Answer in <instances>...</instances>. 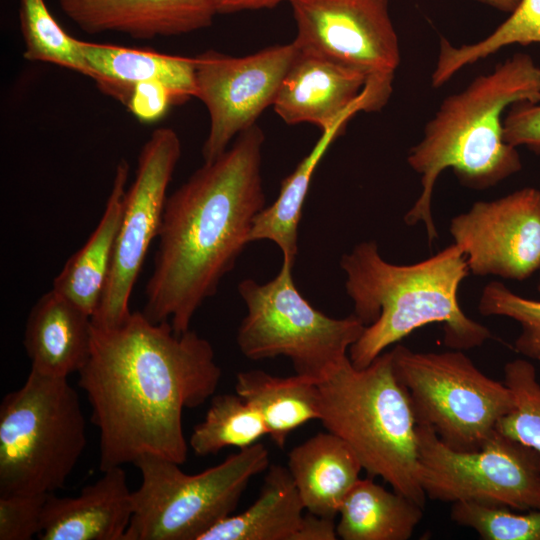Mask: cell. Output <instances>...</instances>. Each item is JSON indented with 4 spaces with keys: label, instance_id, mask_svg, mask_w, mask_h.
Masks as SVG:
<instances>
[{
    "label": "cell",
    "instance_id": "obj_22",
    "mask_svg": "<svg viewBox=\"0 0 540 540\" xmlns=\"http://www.w3.org/2000/svg\"><path fill=\"white\" fill-rule=\"evenodd\" d=\"M304 510L288 468L269 465L255 502L218 522L199 540H293Z\"/></svg>",
    "mask_w": 540,
    "mask_h": 540
},
{
    "label": "cell",
    "instance_id": "obj_24",
    "mask_svg": "<svg viewBox=\"0 0 540 540\" xmlns=\"http://www.w3.org/2000/svg\"><path fill=\"white\" fill-rule=\"evenodd\" d=\"M423 506L371 479H358L338 514L343 540H408L423 517Z\"/></svg>",
    "mask_w": 540,
    "mask_h": 540
},
{
    "label": "cell",
    "instance_id": "obj_27",
    "mask_svg": "<svg viewBox=\"0 0 540 540\" xmlns=\"http://www.w3.org/2000/svg\"><path fill=\"white\" fill-rule=\"evenodd\" d=\"M267 435L257 412L239 395L219 394L211 399L204 419L193 428L189 446L200 457L215 455L226 447L244 449Z\"/></svg>",
    "mask_w": 540,
    "mask_h": 540
},
{
    "label": "cell",
    "instance_id": "obj_26",
    "mask_svg": "<svg viewBox=\"0 0 540 540\" xmlns=\"http://www.w3.org/2000/svg\"><path fill=\"white\" fill-rule=\"evenodd\" d=\"M514 44H540V0H522L502 24L476 43L455 47L441 37L431 85L441 87L465 66Z\"/></svg>",
    "mask_w": 540,
    "mask_h": 540
},
{
    "label": "cell",
    "instance_id": "obj_21",
    "mask_svg": "<svg viewBox=\"0 0 540 540\" xmlns=\"http://www.w3.org/2000/svg\"><path fill=\"white\" fill-rule=\"evenodd\" d=\"M129 163L116 167L103 215L86 243L74 253L55 277L52 288L91 317L97 310L109 276L122 218Z\"/></svg>",
    "mask_w": 540,
    "mask_h": 540
},
{
    "label": "cell",
    "instance_id": "obj_2",
    "mask_svg": "<svg viewBox=\"0 0 540 540\" xmlns=\"http://www.w3.org/2000/svg\"><path fill=\"white\" fill-rule=\"evenodd\" d=\"M265 137L256 124L167 196L142 313L184 333L249 244L265 208L261 165Z\"/></svg>",
    "mask_w": 540,
    "mask_h": 540
},
{
    "label": "cell",
    "instance_id": "obj_18",
    "mask_svg": "<svg viewBox=\"0 0 540 540\" xmlns=\"http://www.w3.org/2000/svg\"><path fill=\"white\" fill-rule=\"evenodd\" d=\"M92 317L53 288L31 308L24 347L31 369L68 378L86 364L92 343Z\"/></svg>",
    "mask_w": 540,
    "mask_h": 540
},
{
    "label": "cell",
    "instance_id": "obj_31",
    "mask_svg": "<svg viewBox=\"0 0 540 540\" xmlns=\"http://www.w3.org/2000/svg\"><path fill=\"white\" fill-rule=\"evenodd\" d=\"M478 310L485 316H505L521 325L514 343L521 355L540 361V301L517 295L499 281L488 283L482 290Z\"/></svg>",
    "mask_w": 540,
    "mask_h": 540
},
{
    "label": "cell",
    "instance_id": "obj_16",
    "mask_svg": "<svg viewBox=\"0 0 540 540\" xmlns=\"http://www.w3.org/2000/svg\"><path fill=\"white\" fill-rule=\"evenodd\" d=\"M89 34L118 32L135 39L179 36L209 27L219 0H58Z\"/></svg>",
    "mask_w": 540,
    "mask_h": 540
},
{
    "label": "cell",
    "instance_id": "obj_1",
    "mask_svg": "<svg viewBox=\"0 0 540 540\" xmlns=\"http://www.w3.org/2000/svg\"><path fill=\"white\" fill-rule=\"evenodd\" d=\"M78 374L99 431L103 472L146 454L183 464V410L211 398L222 371L210 342L195 331L178 334L169 322L135 311L118 327L93 326Z\"/></svg>",
    "mask_w": 540,
    "mask_h": 540
},
{
    "label": "cell",
    "instance_id": "obj_14",
    "mask_svg": "<svg viewBox=\"0 0 540 540\" xmlns=\"http://www.w3.org/2000/svg\"><path fill=\"white\" fill-rule=\"evenodd\" d=\"M450 233L472 274L525 280L540 269V190L478 201L451 220Z\"/></svg>",
    "mask_w": 540,
    "mask_h": 540
},
{
    "label": "cell",
    "instance_id": "obj_20",
    "mask_svg": "<svg viewBox=\"0 0 540 540\" xmlns=\"http://www.w3.org/2000/svg\"><path fill=\"white\" fill-rule=\"evenodd\" d=\"M287 468L305 510L332 518L363 469L350 446L328 431L294 447Z\"/></svg>",
    "mask_w": 540,
    "mask_h": 540
},
{
    "label": "cell",
    "instance_id": "obj_17",
    "mask_svg": "<svg viewBox=\"0 0 540 540\" xmlns=\"http://www.w3.org/2000/svg\"><path fill=\"white\" fill-rule=\"evenodd\" d=\"M75 497L49 493L41 540H124L133 514L132 491L122 466L105 470Z\"/></svg>",
    "mask_w": 540,
    "mask_h": 540
},
{
    "label": "cell",
    "instance_id": "obj_30",
    "mask_svg": "<svg viewBox=\"0 0 540 540\" xmlns=\"http://www.w3.org/2000/svg\"><path fill=\"white\" fill-rule=\"evenodd\" d=\"M488 502L452 503L451 519L473 529L484 540H540V509L517 513Z\"/></svg>",
    "mask_w": 540,
    "mask_h": 540
},
{
    "label": "cell",
    "instance_id": "obj_36",
    "mask_svg": "<svg viewBox=\"0 0 540 540\" xmlns=\"http://www.w3.org/2000/svg\"><path fill=\"white\" fill-rule=\"evenodd\" d=\"M288 0H219V14L273 8Z\"/></svg>",
    "mask_w": 540,
    "mask_h": 540
},
{
    "label": "cell",
    "instance_id": "obj_25",
    "mask_svg": "<svg viewBox=\"0 0 540 540\" xmlns=\"http://www.w3.org/2000/svg\"><path fill=\"white\" fill-rule=\"evenodd\" d=\"M353 116H345L321 136L295 170L281 182L277 199L254 219L249 242L270 240L281 250L283 261L294 266L298 253V225L311 178L332 142Z\"/></svg>",
    "mask_w": 540,
    "mask_h": 540
},
{
    "label": "cell",
    "instance_id": "obj_6",
    "mask_svg": "<svg viewBox=\"0 0 540 540\" xmlns=\"http://www.w3.org/2000/svg\"><path fill=\"white\" fill-rule=\"evenodd\" d=\"M86 443L79 395L68 378L31 369L0 405V495L61 489Z\"/></svg>",
    "mask_w": 540,
    "mask_h": 540
},
{
    "label": "cell",
    "instance_id": "obj_12",
    "mask_svg": "<svg viewBox=\"0 0 540 540\" xmlns=\"http://www.w3.org/2000/svg\"><path fill=\"white\" fill-rule=\"evenodd\" d=\"M181 157V141L168 127L152 132L126 190L122 218L104 292L92 316L97 328L120 326L131 314L129 300L148 249L158 237L167 189Z\"/></svg>",
    "mask_w": 540,
    "mask_h": 540
},
{
    "label": "cell",
    "instance_id": "obj_34",
    "mask_svg": "<svg viewBox=\"0 0 540 540\" xmlns=\"http://www.w3.org/2000/svg\"><path fill=\"white\" fill-rule=\"evenodd\" d=\"M176 104L180 101L169 87L159 82H144L131 88L125 106L140 122L152 123Z\"/></svg>",
    "mask_w": 540,
    "mask_h": 540
},
{
    "label": "cell",
    "instance_id": "obj_23",
    "mask_svg": "<svg viewBox=\"0 0 540 540\" xmlns=\"http://www.w3.org/2000/svg\"><path fill=\"white\" fill-rule=\"evenodd\" d=\"M317 382L299 374L280 377L249 370L236 375L235 392L257 410L267 435L282 449L292 431L308 421L319 420Z\"/></svg>",
    "mask_w": 540,
    "mask_h": 540
},
{
    "label": "cell",
    "instance_id": "obj_8",
    "mask_svg": "<svg viewBox=\"0 0 540 540\" xmlns=\"http://www.w3.org/2000/svg\"><path fill=\"white\" fill-rule=\"evenodd\" d=\"M292 269L283 261L269 282L247 278L238 284L247 314L236 341L248 359L285 356L296 374L319 382L349 357L365 325L354 314L338 319L314 308L298 291Z\"/></svg>",
    "mask_w": 540,
    "mask_h": 540
},
{
    "label": "cell",
    "instance_id": "obj_10",
    "mask_svg": "<svg viewBox=\"0 0 540 540\" xmlns=\"http://www.w3.org/2000/svg\"><path fill=\"white\" fill-rule=\"evenodd\" d=\"M418 479L426 497L480 501L519 511L540 509V454L499 430L473 451L443 443L417 424Z\"/></svg>",
    "mask_w": 540,
    "mask_h": 540
},
{
    "label": "cell",
    "instance_id": "obj_32",
    "mask_svg": "<svg viewBox=\"0 0 540 540\" xmlns=\"http://www.w3.org/2000/svg\"><path fill=\"white\" fill-rule=\"evenodd\" d=\"M48 494L0 495V540H30L38 536Z\"/></svg>",
    "mask_w": 540,
    "mask_h": 540
},
{
    "label": "cell",
    "instance_id": "obj_5",
    "mask_svg": "<svg viewBox=\"0 0 540 540\" xmlns=\"http://www.w3.org/2000/svg\"><path fill=\"white\" fill-rule=\"evenodd\" d=\"M324 428L354 451L362 468L425 505L418 479L417 422L391 352L358 369L349 357L317 382Z\"/></svg>",
    "mask_w": 540,
    "mask_h": 540
},
{
    "label": "cell",
    "instance_id": "obj_3",
    "mask_svg": "<svg viewBox=\"0 0 540 540\" xmlns=\"http://www.w3.org/2000/svg\"><path fill=\"white\" fill-rule=\"evenodd\" d=\"M539 98L540 66L525 53L514 54L446 97L409 150L407 162L420 175L421 193L404 222L423 223L429 244L438 238L432 197L447 168L472 190L488 189L520 171L517 148L504 139L503 118L512 105Z\"/></svg>",
    "mask_w": 540,
    "mask_h": 540
},
{
    "label": "cell",
    "instance_id": "obj_9",
    "mask_svg": "<svg viewBox=\"0 0 540 540\" xmlns=\"http://www.w3.org/2000/svg\"><path fill=\"white\" fill-rule=\"evenodd\" d=\"M390 352L417 424L454 450L481 448L515 407L509 387L485 375L461 350L415 352L398 344Z\"/></svg>",
    "mask_w": 540,
    "mask_h": 540
},
{
    "label": "cell",
    "instance_id": "obj_29",
    "mask_svg": "<svg viewBox=\"0 0 540 540\" xmlns=\"http://www.w3.org/2000/svg\"><path fill=\"white\" fill-rule=\"evenodd\" d=\"M504 383L515 407L497 424V430L540 454V383L534 365L515 359L504 367Z\"/></svg>",
    "mask_w": 540,
    "mask_h": 540
},
{
    "label": "cell",
    "instance_id": "obj_7",
    "mask_svg": "<svg viewBox=\"0 0 540 540\" xmlns=\"http://www.w3.org/2000/svg\"><path fill=\"white\" fill-rule=\"evenodd\" d=\"M134 465L142 482L132 492L133 514L124 540H199L233 514L250 480L269 467V451L256 443L197 474L155 455Z\"/></svg>",
    "mask_w": 540,
    "mask_h": 540
},
{
    "label": "cell",
    "instance_id": "obj_35",
    "mask_svg": "<svg viewBox=\"0 0 540 540\" xmlns=\"http://www.w3.org/2000/svg\"><path fill=\"white\" fill-rule=\"evenodd\" d=\"M337 529L334 518L309 513L293 536V540H336Z\"/></svg>",
    "mask_w": 540,
    "mask_h": 540
},
{
    "label": "cell",
    "instance_id": "obj_19",
    "mask_svg": "<svg viewBox=\"0 0 540 540\" xmlns=\"http://www.w3.org/2000/svg\"><path fill=\"white\" fill-rule=\"evenodd\" d=\"M79 46L99 90L124 105L131 88L144 82L166 85L180 103L196 98L194 58L82 40Z\"/></svg>",
    "mask_w": 540,
    "mask_h": 540
},
{
    "label": "cell",
    "instance_id": "obj_13",
    "mask_svg": "<svg viewBox=\"0 0 540 540\" xmlns=\"http://www.w3.org/2000/svg\"><path fill=\"white\" fill-rule=\"evenodd\" d=\"M298 50L293 41L243 57L208 50L194 58L196 98L210 120L202 146L204 162L221 155L234 137L255 125L273 105Z\"/></svg>",
    "mask_w": 540,
    "mask_h": 540
},
{
    "label": "cell",
    "instance_id": "obj_33",
    "mask_svg": "<svg viewBox=\"0 0 540 540\" xmlns=\"http://www.w3.org/2000/svg\"><path fill=\"white\" fill-rule=\"evenodd\" d=\"M503 130L508 144L524 146L540 156V98L512 105L504 115Z\"/></svg>",
    "mask_w": 540,
    "mask_h": 540
},
{
    "label": "cell",
    "instance_id": "obj_15",
    "mask_svg": "<svg viewBox=\"0 0 540 540\" xmlns=\"http://www.w3.org/2000/svg\"><path fill=\"white\" fill-rule=\"evenodd\" d=\"M298 49L272 105L286 124L310 123L325 131L345 116L367 112L362 73Z\"/></svg>",
    "mask_w": 540,
    "mask_h": 540
},
{
    "label": "cell",
    "instance_id": "obj_11",
    "mask_svg": "<svg viewBox=\"0 0 540 540\" xmlns=\"http://www.w3.org/2000/svg\"><path fill=\"white\" fill-rule=\"evenodd\" d=\"M305 51L324 56L366 78L368 111L388 102L401 62L389 0H288Z\"/></svg>",
    "mask_w": 540,
    "mask_h": 540
},
{
    "label": "cell",
    "instance_id": "obj_28",
    "mask_svg": "<svg viewBox=\"0 0 540 540\" xmlns=\"http://www.w3.org/2000/svg\"><path fill=\"white\" fill-rule=\"evenodd\" d=\"M18 18L26 60L53 64L91 78L79 39L64 31L45 0H19Z\"/></svg>",
    "mask_w": 540,
    "mask_h": 540
},
{
    "label": "cell",
    "instance_id": "obj_4",
    "mask_svg": "<svg viewBox=\"0 0 540 540\" xmlns=\"http://www.w3.org/2000/svg\"><path fill=\"white\" fill-rule=\"evenodd\" d=\"M340 266L354 315L365 325L348 352L358 369L430 323L443 325V341L450 349L469 350L492 337L459 305L458 289L470 271L455 243L418 263L396 265L381 257L375 241H364L342 255Z\"/></svg>",
    "mask_w": 540,
    "mask_h": 540
},
{
    "label": "cell",
    "instance_id": "obj_37",
    "mask_svg": "<svg viewBox=\"0 0 540 540\" xmlns=\"http://www.w3.org/2000/svg\"><path fill=\"white\" fill-rule=\"evenodd\" d=\"M488 5L498 11L511 14L515 11L522 0H474Z\"/></svg>",
    "mask_w": 540,
    "mask_h": 540
},
{
    "label": "cell",
    "instance_id": "obj_38",
    "mask_svg": "<svg viewBox=\"0 0 540 540\" xmlns=\"http://www.w3.org/2000/svg\"><path fill=\"white\" fill-rule=\"evenodd\" d=\"M538 291L540 292V269H539V282H538Z\"/></svg>",
    "mask_w": 540,
    "mask_h": 540
}]
</instances>
